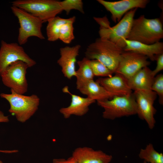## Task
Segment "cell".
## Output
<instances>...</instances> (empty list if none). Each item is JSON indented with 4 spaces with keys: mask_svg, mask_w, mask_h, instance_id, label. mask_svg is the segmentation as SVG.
I'll list each match as a JSON object with an SVG mask.
<instances>
[{
    "mask_svg": "<svg viewBox=\"0 0 163 163\" xmlns=\"http://www.w3.org/2000/svg\"><path fill=\"white\" fill-rule=\"evenodd\" d=\"M137 8L131 10L127 12L116 25L110 27L106 16L102 18L94 17L100 25L99 33L100 38L108 40L124 49L125 40L129 34L136 12Z\"/></svg>",
    "mask_w": 163,
    "mask_h": 163,
    "instance_id": "cell-1",
    "label": "cell"
},
{
    "mask_svg": "<svg viewBox=\"0 0 163 163\" xmlns=\"http://www.w3.org/2000/svg\"><path fill=\"white\" fill-rule=\"evenodd\" d=\"M163 38V25L159 18L149 19L143 15L134 19L127 40L151 44Z\"/></svg>",
    "mask_w": 163,
    "mask_h": 163,
    "instance_id": "cell-2",
    "label": "cell"
},
{
    "mask_svg": "<svg viewBox=\"0 0 163 163\" xmlns=\"http://www.w3.org/2000/svg\"><path fill=\"white\" fill-rule=\"evenodd\" d=\"M124 51L113 42L100 38L88 45L85 54L87 59L97 60L115 73Z\"/></svg>",
    "mask_w": 163,
    "mask_h": 163,
    "instance_id": "cell-3",
    "label": "cell"
},
{
    "mask_svg": "<svg viewBox=\"0 0 163 163\" xmlns=\"http://www.w3.org/2000/svg\"><path fill=\"white\" fill-rule=\"evenodd\" d=\"M11 94L2 93L1 97L9 102V112L15 116L19 122L24 123L28 120L37 110L40 99L36 95L26 96L17 93L11 89Z\"/></svg>",
    "mask_w": 163,
    "mask_h": 163,
    "instance_id": "cell-4",
    "label": "cell"
},
{
    "mask_svg": "<svg viewBox=\"0 0 163 163\" xmlns=\"http://www.w3.org/2000/svg\"><path fill=\"white\" fill-rule=\"evenodd\" d=\"M98 105L104 109L103 117L114 120L123 117L137 114L136 104L132 94L129 95L114 96L112 98L97 101Z\"/></svg>",
    "mask_w": 163,
    "mask_h": 163,
    "instance_id": "cell-5",
    "label": "cell"
},
{
    "mask_svg": "<svg viewBox=\"0 0 163 163\" xmlns=\"http://www.w3.org/2000/svg\"><path fill=\"white\" fill-rule=\"evenodd\" d=\"M11 3L12 6L23 9L43 23L63 11L60 1L55 0H17Z\"/></svg>",
    "mask_w": 163,
    "mask_h": 163,
    "instance_id": "cell-6",
    "label": "cell"
},
{
    "mask_svg": "<svg viewBox=\"0 0 163 163\" xmlns=\"http://www.w3.org/2000/svg\"><path fill=\"white\" fill-rule=\"evenodd\" d=\"M11 9L17 18L20 25L18 37L19 45L25 44L31 37H35L41 40L45 39L41 31L43 22L40 19L16 7L12 6Z\"/></svg>",
    "mask_w": 163,
    "mask_h": 163,
    "instance_id": "cell-7",
    "label": "cell"
},
{
    "mask_svg": "<svg viewBox=\"0 0 163 163\" xmlns=\"http://www.w3.org/2000/svg\"><path fill=\"white\" fill-rule=\"evenodd\" d=\"M27 64L21 61L14 62L0 74L4 85L15 92L24 94L27 91L26 78Z\"/></svg>",
    "mask_w": 163,
    "mask_h": 163,
    "instance_id": "cell-8",
    "label": "cell"
},
{
    "mask_svg": "<svg viewBox=\"0 0 163 163\" xmlns=\"http://www.w3.org/2000/svg\"><path fill=\"white\" fill-rule=\"evenodd\" d=\"M0 48V74L12 63L18 61L26 63L29 67L33 66L36 62L25 51L18 43H8L2 40Z\"/></svg>",
    "mask_w": 163,
    "mask_h": 163,
    "instance_id": "cell-9",
    "label": "cell"
},
{
    "mask_svg": "<svg viewBox=\"0 0 163 163\" xmlns=\"http://www.w3.org/2000/svg\"><path fill=\"white\" fill-rule=\"evenodd\" d=\"M133 94L136 104L137 114L146 121L150 129H152L156 122L154 115L156 110L153 104L157 94L152 90L135 91Z\"/></svg>",
    "mask_w": 163,
    "mask_h": 163,
    "instance_id": "cell-10",
    "label": "cell"
},
{
    "mask_svg": "<svg viewBox=\"0 0 163 163\" xmlns=\"http://www.w3.org/2000/svg\"><path fill=\"white\" fill-rule=\"evenodd\" d=\"M148 59L146 56L136 52L124 51L115 73L120 74L128 79L150 64Z\"/></svg>",
    "mask_w": 163,
    "mask_h": 163,
    "instance_id": "cell-11",
    "label": "cell"
},
{
    "mask_svg": "<svg viewBox=\"0 0 163 163\" xmlns=\"http://www.w3.org/2000/svg\"><path fill=\"white\" fill-rule=\"evenodd\" d=\"M111 14V18L116 23L119 21L123 16L131 9L144 8L150 2L149 0H122L110 2L97 0Z\"/></svg>",
    "mask_w": 163,
    "mask_h": 163,
    "instance_id": "cell-12",
    "label": "cell"
},
{
    "mask_svg": "<svg viewBox=\"0 0 163 163\" xmlns=\"http://www.w3.org/2000/svg\"><path fill=\"white\" fill-rule=\"evenodd\" d=\"M80 48V45L78 44L72 47H62L60 49V57L57 62L61 67L64 77L69 79L76 76L75 64Z\"/></svg>",
    "mask_w": 163,
    "mask_h": 163,
    "instance_id": "cell-13",
    "label": "cell"
},
{
    "mask_svg": "<svg viewBox=\"0 0 163 163\" xmlns=\"http://www.w3.org/2000/svg\"><path fill=\"white\" fill-rule=\"evenodd\" d=\"M62 91L64 93L70 94L71 97L69 105L62 108L59 110L65 119L69 118L72 115L78 116L84 115L88 111L89 106L96 101L88 97H83L71 93L67 86L64 87Z\"/></svg>",
    "mask_w": 163,
    "mask_h": 163,
    "instance_id": "cell-14",
    "label": "cell"
},
{
    "mask_svg": "<svg viewBox=\"0 0 163 163\" xmlns=\"http://www.w3.org/2000/svg\"><path fill=\"white\" fill-rule=\"evenodd\" d=\"M110 77L100 78L96 81L114 96L129 95L132 94L127 79L121 75L115 73Z\"/></svg>",
    "mask_w": 163,
    "mask_h": 163,
    "instance_id": "cell-15",
    "label": "cell"
},
{
    "mask_svg": "<svg viewBox=\"0 0 163 163\" xmlns=\"http://www.w3.org/2000/svg\"><path fill=\"white\" fill-rule=\"evenodd\" d=\"M72 156L77 163H110L112 159L111 155L88 147L76 148Z\"/></svg>",
    "mask_w": 163,
    "mask_h": 163,
    "instance_id": "cell-16",
    "label": "cell"
},
{
    "mask_svg": "<svg viewBox=\"0 0 163 163\" xmlns=\"http://www.w3.org/2000/svg\"><path fill=\"white\" fill-rule=\"evenodd\" d=\"M126 45L124 51H131L146 56L151 60H155L157 56L163 54V43L158 42L147 44L137 41L125 40Z\"/></svg>",
    "mask_w": 163,
    "mask_h": 163,
    "instance_id": "cell-17",
    "label": "cell"
},
{
    "mask_svg": "<svg viewBox=\"0 0 163 163\" xmlns=\"http://www.w3.org/2000/svg\"><path fill=\"white\" fill-rule=\"evenodd\" d=\"M154 77L152 71L146 66L127 79L128 85L132 90L148 91L151 90Z\"/></svg>",
    "mask_w": 163,
    "mask_h": 163,
    "instance_id": "cell-18",
    "label": "cell"
},
{
    "mask_svg": "<svg viewBox=\"0 0 163 163\" xmlns=\"http://www.w3.org/2000/svg\"><path fill=\"white\" fill-rule=\"evenodd\" d=\"M78 90L87 97L97 101L110 99L114 96L94 80L86 82Z\"/></svg>",
    "mask_w": 163,
    "mask_h": 163,
    "instance_id": "cell-19",
    "label": "cell"
},
{
    "mask_svg": "<svg viewBox=\"0 0 163 163\" xmlns=\"http://www.w3.org/2000/svg\"><path fill=\"white\" fill-rule=\"evenodd\" d=\"M90 62V60L85 57L77 62L79 68L76 71L75 77L76 88L78 90L86 82L94 80V76Z\"/></svg>",
    "mask_w": 163,
    "mask_h": 163,
    "instance_id": "cell-20",
    "label": "cell"
},
{
    "mask_svg": "<svg viewBox=\"0 0 163 163\" xmlns=\"http://www.w3.org/2000/svg\"><path fill=\"white\" fill-rule=\"evenodd\" d=\"M75 17L74 16L69 18H63L56 16L48 21L46 28L47 40L53 42L59 39L60 29L64 24L73 21H75Z\"/></svg>",
    "mask_w": 163,
    "mask_h": 163,
    "instance_id": "cell-21",
    "label": "cell"
},
{
    "mask_svg": "<svg viewBox=\"0 0 163 163\" xmlns=\"http://www.w3.org/2000/svg\"><path fill=\"white\" fill-rule=\"evenodd\" d=\"M139 156L147 163H163V154L157 151L151 143L140 150Z\"/></svg>",
    "mask_w": 163,
    "mask_h": 163,
    "instance_id": "cell-22",
    "label": "cell"
},
{
    "mask_svg": "<svg viewBox=\"0 0 163 163\" xmlns=\"http://www.w3.org/2000/svg\"><path fill=\"white\" fill-rule=\"evenodd\" d=\"M75 21L67 22L62 25L59 31V39L66 43H69L74 39L73 24Z\"/></svg>",
    "mask_w": 163,
    "mask_h": 163,
    "instance_id": "cell-23",
    "label": "cell"
},
{
    "mask_svg": "<svg viewBox=\"0 0 163 163\" xmlns=\"http://www.w3.org/2000/svg\"><path fill=\"white\" fill-rule=\"evenodd\" d=\"M90 62L94 76L107 77L112 76L113 72L97 60H90Z\"/></svg>",
    "mask_w": 163,
    "mask_h": 163,
    "instance_id": "cell-24",
    "label": "cell"
},
{
    "mask_svg": "<svg viewBox=\"0 0 163 163\" xmlns=\"http://www.w3.org/2000/svg\"><path fill=\"white\" fill-rule=\"evenodd\" d=\"M63 11L65 10L68 14L71 10L75 9L84 13L83 9V3L81 0H65L60 1Z\"/></svg>",
    "mask_w": 163,
    "mask_h": 163,
    "instance_id": "cell-25",
    "label": "cell"
},
{
    "mask_svg": "<svg viewBox=\"0 0 163 163\" xmlns=\"http://www.w3.org/2000/svg\"><path fill=\"white\" fill-rule=\"evenodd\" d=\"M151 89L158 95L159 103L163 105V75L162 74H158L155 77Z\"/></svg>",
    "mask_w": 163,
    "mask_h": 163,
    "instance_id": "cell-26",
    "label": "cell"
},
{
    "mask_svg": "<svg viewBox=\"0 0 163 163\" xmlns=\"http://www.w3.org/2000/svg\"><path fill=\"white\" fill-rule=\"evenodd\" d=\"M157 65L155 69L152 71V74L154 77L163 69V54L158 56L156 59Z\"/></svg>",
    "mask_w": 163,
    "mask_h": 163,
    "instance_id": "cell-27",
    "label": "cell"
},
{
    "mask_svg": "<svg viewBox=\"0 0 163 163\" xmlns=\"http://www.w3.org/2000/svg\"><path fill=\"white\" fill-rule=\"evenodd\" d=\"M9 120L8 116H5L4 113L0 110V123H7L9 122ZM17 150H0V152L5 153H12L18 152Z\"/></svg>",
    "mask_w": 163,
    "mask_h": 163,
    "instance_id": "cell-28",
    "label": "cell"
},
{
    "mask_svg": "<svg viewBox=\"0 0 163 163\" xmlns=\"http://www.w3.org/2000/svg\"><path fill=\"white\" fill-rule=\"evenodd\" d=\"M53 163H77L76 161L71 156L67 159L64 158H55L53 160Z\"/></svg>",
    "mask_w": 163,
    "mask_h": 163,
    "instance_id": "cell-29",
    "label": "cell"
},
{
    "mask_svg": "<svg viewBox=\"0 0 163 163\" xmlns=\"http://www.w3.org/2000/svg\"><path fill=\"white\" fill-rule=\"evenodd\" d=\"M0 163H3L2 161L0 160Z\"/></svg>",
    "mask_w": 163,
    "mask_h": 163,
    "instance_id": "cell-30",
    "label": "cell"
},
{
    "mask_svg": "<svg viewBox=\"0 0 163 163\" xmlns=\"http://www.w3.org/2000/svg\"><path fill=\"white\" fill-rule=\"evenodd\" d=\"M147 163L146 162H145V161H144V162H143V163Z\"/></svg>",
    "mask_w": 163,
    "mask_h": 163,
    "instance_id": "cell-31",
    "label": "cell"
}]
</instances>
